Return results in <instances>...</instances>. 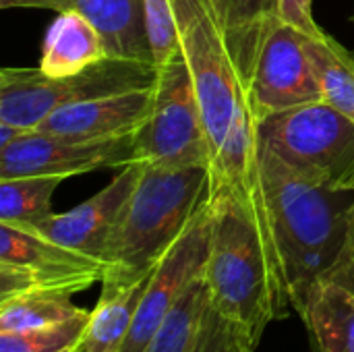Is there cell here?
<instances>
[{
	"label": "cell",
	"instance_id": "6da1fadb",
	"mask_svg": "<svg viewBox=\"0 0 354 352\" xmlns=\"http://www.w3.org/2000/svg\"><path fill=\"white\" fill-rule=\"evenodd\" d=\"M172 6L209 143V191L230 195L274 237L257 122L214 10L207 0H172Z\"/></svg>",
	"mask_w": 354,
	"mask_h": 352
},
{
	"label": "cell",
	"instance_id": "44dd1931",
	"mask_svg": "<svg viewBox=\"0 0 354 352\" xmlns=\"http://www.w3.org/2000/svg\"><path fill=\"white\" fill-rule=\"evenodd\" d=\"M83 313L85 309L77 307L66 295H21L0 301V334L46 328Z\"/></svg>",
	"mask_w": 354,
	"mask_h": 352
},
{
	"label": "cell",
	"instance_id": "5bb4252c",
	"mask_svg": "<svg viewBox=\"0 0 354 352\" xmlns=\"http://www.w3.org/2000/svg\"><path fill=\"white\" fill-rule=\"evenodd\" d=\"M73 8L97 29L108 58L156 66L143 0H73Z\"/></svg>",
	"mask_w": 354,
	"mask_h": 352
},
{
	"label": "cell",
	"instance_id": "4fadbf2b",
	"mask_svg": "<svg viewBox=\"0 0 354 352\" xmlns=\"http://www.w3.org/2000/svg\"><path fill=\"white\" fill-rule=\"evenodd\" d=\"M153 85L116 91L58 108L33 131L79 139H112L137 133L149 118Z\"/></svg>",
	"mask_w": 354,
	"mask_h": 352
},
{
	"label": "cell",
	"instance_id": "603a6c76",
	"mask_svg": "<svg viewBox=\"0 0 354 352\" xmlns=\"http://www.w3.org/2000/svg\"><path fill=\"white\" fill-rule=\"evenodd\" d=\"M143 8H145V23H147L149 44L153 52V62L160 68L172 56L183 52L174 6L172 0H143Z\"/></svg>",
	"mask_w": 354,
	"mask_h": 352
},
{
	"label": "cell",
	"instance_id": "e0dca14e",
	"mask_svg": "<svg viewBox=\"0 0 354 352\" xmlns=\"http://www.w3.org/2000/svg\"><path fill=\"white\" fill-rule=\"evenodd\" d=\"M151 276V274H149ZM149 276L135 282L133 286L112 293L100 295V301L93 311H89L83 334L73 352H120L131 324L135 319L139 301L147 288Z\"/></svg>",
	"mask_w": 354,
	"mask_h": 352
},
{
	"label": "cell",
	"instance_id": "ac0fdd59",
	"mask_svg": "<svg viewBox=\"0 0 354 352\" xmlns=\"http://www.w3.org/2000/svg\"><path fill=\"white\" fill-rule=\"evenodd\" d=\"M311 68L322 85L324 102L354 120V56L332 35L311 39L303 35Z\"/></svg>",
	"mask_w": 354,
	"mask_h": 352
},
{
	"label": "cell",
	"instance_id": "cb8c5ba5",
	"mask_svg": "<svg viewBox=\"0 0 354 352\" xmlns=\"http://www.w3.org/2000/svg\"><path fill=\"white\" fill-rule=\"evenodd\" d=\"M255 351L239 332V328L228 322L209 301L205 315L201 319L195 344L191 352H247Z\"/></svg>",
	"mask_w": 354,
	"mask_h": 352
},
{
	"label": "cell",
	"instance_id": "277c9868",
	"mask_svg": "<svg viewBox=\"0 0 354 352\" xmlns=\"http://www.w3.org/2000/svg\"><path fill=\"white\" fill-rule=\"evenodd\" d=\"M209 195V168L145 166L104 253L102 295L147 278Z\"/></svg>",
	"mask_w": 354,
	"mask_h": 352
},
{
	"label": "cell",
	"instance_id": "d6986e66",
	"mask_svg": "<svg viewBox=\"0 0 354 352\" xmlns=\"http://www.w3.org/2000/svg\"><path fill=\"white\" fill-rule=\"evenodd\" d=\"M209 305V293L203 274L197 276L178 297L162 326L156 330L143 352H191L201 319Z\"/></svg>",
	"mask_w": 354,
	"mask_h": 352
},
{
	"label": "cell",
	"instance_id": "ffe728a7",
	"mask_svg": "<svg viewBox=\"0 0 354 352\" xmlns=\"http://www.w3.org/2000/svg\"><path fill=\"white\" fill-rule=\"evenodd\" d=\"M62 176H17L0 180V222L33 224L52 216V195Z\"/></svg>",
	"mask_w": 354,
	"mask_h": 352
},
{
	"label": "cell",
	"instance_id": "484cf974",
	"mask_svg": "<svg viewBox=\"0 0 354 352\" xmlns=\"http://www.w3.org/2000/svg\"><path fill=\"white\" fill-rule=\"evenodd\" d=\"M322 280L334 282L346 290H351L354 295V205L348 218V228H346V237L342 243V249L336 257V261L332 263V268L326 272V276Z\"/></svg>",
	"mask_w": 354,
	"mask_h": 352
},
{
	"label": "cell",
	"instance_id": "7402d4cb",
	"mask_svg": "<svg viewBox=\"0 0 354 352\" xmlns=\"http://www.w3.org/2000/svg\"><path fill=\"white\" fill-rule=\"evenodd\" d=\"M87 317L89 311L62 324L35 328L27 332L0 334V352H64L75 349L83 334Z\"/></svg>",
	"mask_w": 354,
	"mask_h": 352
},
{
	"label": "cell",
	"instance_id": "5b68a950",
	"mask_svg": "<svg viewBox=\"0 0 354 352\" xmlns=\"http://www.w3.org/2000/svg\"><path fill=\"white\" fill-rule=\"evenodd\" d=\"M259 147L297 172L354 191V120L326 102L292 108L257 122Z\"/></svg>",
	"mask_w": 354,
	"mask_h": 352
},
{
	"label": "cell",
	"instance_id": "52a82bcc",
	"mask_svg": "<svg viewBox=\"0 0 354 352\" xmlns=\"http://www.w3.org/2000/svg\"><path fill=\"white\" fill-rule=\"evenodd\" d=\"M135 162L153 168L207 166L212 154L185 52L158 68L147 122L133 139Z\"/></svg>",
	"mask_w": 354,
	"mask_h": 352
},
{
	"label": "cell",
	"instance_id": "4316f807",
	"mask_svg": "<svg viewBox=\"0 0 354 352\" xmlns=\"http://www.w3.org/2000/svg\"><path fill=\"white\" fill-rule=\"evenodd\" d=\"M0 8H52L64 12L73 8V0H0Z\"/></svg>",
	"mask_w": 354,
	"mask_h": 352
},
{
	"label": "cell",
	"instance_id": "9a60e30c",
	"mask_svg": "<svg viewBox=\"0 0 354 352\" xmlns=\"http://www.w3.org/2000/svg\"><path fill=\"white\" fill-rule=\"evenodd\" d=\"M108 58L97 29L75 8L58 12L46 33L39 68L48 77H73Z\"/></svg>",
	"mask_w": 354,
	"mask_h": 352
},
{
	"label": "cell",
	"instance_id": "9c48e42d",
	"mask_svg": "<svg viewBox=\"0 0 354 352\" xmlns=\"http://www.w3.org/2000/svg\"><path fill=\"white\" fill-rule=\"evenodd\" d=\"M214 226L212 193L205 197L185 232L166 251L149 276L147 288L139 301L135 319L131 324L127 342L120 352H143L156 330L162 326L183 290L203 274Z\"/></svg>",
	"mask_w": 354,
	"mask_h": 352
},
{
	"label": "cell",
	"instance_id": "8fae6325",
	"mask_svg": "<svg viewBox=\"0 0 354 352\" xmlns=\"http://www.w3.org/2000/svg\"><path fill=\"white\" fill-rule=\"evenodd\" d=\"M315 102H324V91L305 52L303 35L288 25H278L259 56L249 89L255 122Z\"/></svg>",
	"mask_w": 354,
	"mask_h": 352
},
{
	"label": "cell",
	"instance_id": "83f0119b",
	"mask_svg": "<svg viewBox=\"0 0 354 352\" xmlns=\"http://www.w3.org/2000/svg\"><path fill=\"white\" fill-rule=\"evenodd\" d=\"M25 133H29V129L15 127V124H10V122L0 120V149L8 147L10 143H15L17 139H21Z\"/></svg>",
	"mask_w": 354,
	"mask_h": 352
},
{
	"label": "cell",
	"instance_id": "8992f818",
	"mask_svg": "<svg viewBox=\"0 0 354 352\" xmlns=\"http://www.w3.org/2000/svg\"><path fill=\"white\" fill-rule=\"evenodd\" d=\"M158 68L145 62L106 58L87 71L54 79L41 68L0 71V120L33 131L46 116L58 108L110 95L116 91L153 85Z\"/></svg>",
	"mask_w": 354,
	"mask_h": 352
},
{
	"label": "cell",
	"instance_id": "2e32d148",
	"mask_svg": "<svg viewBox=\"0 0 354 352\" xmlns=\"http://www.w3.org/2000/svg\"><path fill=\"white\" fill-rule=\"evenodd\" d=\"M313 352H354V295L351 290L319 280L299 313Z\"/></svg>",
	"mask_w": 354,
	"mask_h": 352
},
{
	"label": "cell",
	"instance_id": "ba28073f",
	"mask_svg": "<svg viewBox=\"0 0 354 352\" xmlns=\"http://www.w3.org/2000/svg\"><path fill=\"white\" fill-rule=\"evenodd\" d=\"M104 263L33 228L0 222V301L21 295L73 297L102 282Z\"/></svg>",
	"mask_w": 354,
	"mask_h": 352
},
{
	"label": "cell",
	"instance_id": "3957f363",
	"mask_svg": "<svg viewBox=\"0 0 354 352\" xmlns=\"http://www.w3.org/2000/svg\"><path fill=\"white\" fill-rule=\"evenodd\" d=\"M261 178L292 311L336 261L354 205V191L313 180L261 147Z\"/></svg>",
	"mask_w": 354,
	"mask_h": 352
},
{
	"label": "cell",
	"instance_id": "7c38bea8",
	"mask_svg": "<svg viewBox=\"0 0 354 352\" xmlns=\"http://www.w3.org/2000/svg\"><path fill=\"white\" fill-rule=\"evenodd\" d=\"M143 170L145 164L133 162L120 168L106 189H102L97 195L83 201L81 205L73 207L71 212L52 214L39 222L17 226L33 228L46 239L104 263V253L116 228L120 212L139 185Z\"/></svg>",
	"mask_w": 354,
	"mask_h": 352
},
{
	"label": "cell",
	"instance_id": "7a4b0ae2",
	"mask_svg": "<svg viewBox=\"0 0 354 352\" xmlns=\"http://www.w3.org/2000/svg\"><path fill=\"white\" fill-rule=\"evenodd\" d=\"M212 201L214 226L203 270L209 301L257 349L266 328L292 309L278 245L230 195L212 193Z\"/></svg>",
	"mask_w": 354,
	"mask_h": 352
},
{
	"label": "cell",
	"instance_id": "f1b7e54d",
	"mask_svg": "<svg viewBox=\"0 0 354 352\" xmlns=\"http://www.w3.org/2000/svg\"><path fill=\"white\" fill-rule=\"evenodd\" d=\"M64 352H73V349H68V351H64Z\"/></svg>",
	"mask_w": 354,
	"mask_h": 352
},
{
	"label": "cell",
	"instance_id": "30bf717a",
	"mask_svg": "<svg viewBox=\"0 0 354 352\" xmlns=\"http://www.w3.org/2000/svg\"><path fill=\"white\" fill-rule=\"evenodd\" d=\"M135 133L112 139H79L29 131L0 149V180L17 176H77L135 162Z\"/></svg>",
	"mask_w": 354,
	"mask_h": 352
},
{
	"label": "cell",
	"instance_id": "f546056e",
	"mask_svg": "<svg viewBox=\"0 0 354 352\" xmlns=\"http://www.w3.org/2000/svg\"><path fill=\"white\" fill-rule=\"evenodd\" d=\"M353 21H354V12H353Z\"/></svg>",
	"mask_w": 354,
	"mask_h": 352
},
{
	"label": "cell",
	"instance_id": "d4e9b609",
	"mask_svg": "<svg viewBox=\"0 0 354 352\" xmlns=\"http://www.w3.org/2000/svg\"><path fill=\"white\" fill-rule=\"evenodd\" d=\"M311 0H278V19L280 25H288L305 37L322 39L328 33L315 23Z\"/></svg>",
	"mask_w": 354,
	"mask_h": 352
},
{
	"label": "cell",
	"instance_id": "4dcf8cb0",
	"mask_svg": "<svg viewBox=\"0 0 354 352\" xmlns=\"http://www.w3.org/2000/svg\"><path fill=\"white\" fill-rule=\"evenodd\" d=\"M247 352H253V351H247Z\"/></svg>",
	"mask_w": 354,
	"mask_h": 352
}]
</instances>
